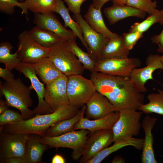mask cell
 Segmentation results:
<instances>
[{"label":"cell","mask_w":163,"mask_h":163,"mask_svg":"<svg viewBox=\"0 0 163 163\" xmlns=\"http://www.w3.org/2000/svg\"><path fill=\"white\" fill-rule=\"evenodd\" d=\"M67 81V76L63 74L46 84L44 99L51 113L69 104Z\"/></svg>","instance_id":"8fae6325"},{"label":"cell","mask_w":163,"mask_h":163,"mask_svg":"<svg viewBox=\"0 0 163 163\" xmlns=\"http://www.w3.org/2000/svg\"><path fill=\"white\" fill-rule=\"evenodd\" d=\"M73 17L80 25L84 39L89 49V53L97 62L100 60L101 50L108 38L94 30L80 14H73Z\"/></svg>","instance_id":"9a60e30c"},{"label":"cell","mask_w":163,"mask_h":163,"mask_svg":"<svg viewBox=\"0 0 163 163\" xmlns=\"http://www.w3.org/2000/svg\"><path fill=\"white\" fill-rule=\"evenodd\" d=\"M25 120L21 114L8 109L0 115L1 126L17 123Z\"/></svg>","instance_id":"d590c367"},{"label":"cell","mask_w":163,"mask_h":163,"mask_svg":"<svg viewBox=\"0 0 163 163\" xmlns=\"http://www.w3.org/2000/svg\"><path fill=\"white\" fill-rule=\"evenodd\" d=\"M15 6L20 8L22 10V14H24L27 16L28 10L24 2H19L17 0H0V11L6 14H13Z\"/></svg>","instance_id":"836d02e7"},{"label":"cell","mask_w":163,"mask_h":163,"mask_svg":"<svg viewBox=\"0 0 163 163\" xmlns=\"http://www.w3.org/2000/svg\"><path fill=\"white\" fill-rule=\"evenodd\" d=\"M9 106L6 101L0 99V114L3 113L8 109Z\"/></svg>","instance_id":"ee69618b"},{"label":"cell","mask_w":163,"mask_h":163,"mask_svg":"<svg viewBox=\"0 0 163 163\" xmlns=\"http://www.w3.org/2000/svg\"><path fill=\"white\" fill-rule=\"evenodd\" d=\"M146 66L142 68L134 69L129 78L135 91L144 93L147 91L145 87L146 82L153 79V73L156 70L163 69L161 56L157 54L149 55L146 59Z\"/></svg>","instance_id":"30bf717a"},{"label":"cell","mask_w":163,"mask_h":163,"mask_svg":"<svg viewBox=\"0 0 163 163\" xmlns=\"http://www.w3.org/2000/svg\"><path fill=\"white\" fill-rule=\"evenodd\" d=\"M86 108V105H84L74 116L61 120L53 124L47 130L45 137L58 136L74 130L75 125L84 117Z\"/></svg>","instance_id":"cb8c5ba5"},{"label":"cell","mask_w":163,"mask_h":163,"mask_svg":"<svg viewBox=\"0 0 163 163\" xmlns=\"http://www.w3.org/2000/svg\"><path fill=\"white\" fill-rule=\"evenodd\" d=\"M84 18L85 20L94 30L106 38H115L119 36L107 28L104 22L101 9L94 8L92 4L89 5Z\"/></svg>","instance_id":"7402d4cb"},{"label":"cell","mask_w":163,"mask_h":163,"mask_svg":"<svg viewBox=\"0 0 163 163\" xmlns=\"http://www.w3.org/2000/svg\"><path fill=\"white\" fill-rule=\"evenodd\" d=\"M13 47L8 42H2L0 44V62L4 64L11 71L21 62L18 55V50L14 54L11 53Z\"/></svg>","instance_id":"f546056e"},{"label":"cell","mask_w":163,"mask_h":163,"mask_svg":"<svg viewBox=\"0 0 163 163\" xmlns=\"http://www.w3.org/2000/svg\"><path fill=\"white\" fill-rule=\"evenodd\" d=\"M52 163H65L66 161L63 157L61 155L56 154L52 158Z\"/></svg>","instance_id":"7bdbcfd3"},{"label":"cell","mask_w":163,"mask_h":163,"mask_svg":"<svg viewBox=\"0 0 163 163\" xmlns=\"http://www.w3.org/2000/svg\"><path fill=\"white\" fill-rule=\"evenodd\" d=\"M126 5L141 10L149 15L153 13L157 9L156 1L152 0H127Z\"/></svg>","instance_id":"e575fe53"},{"label":"cell","mask_w":163,"mask_h":163,"mask_svg":"<svg viewBox=\"0 0 163 163\" xmlns=\"http://www.w3.org/2000/svg\"><path fill=\"white\" fill-rule=\"evenodd\" d=\"M157 23L161 25H163V9H157L144 21L140 22L135 23L131 26L129 31H138L143 33L152 25Z\"/></svg>","instance_id":"1f68e13d"},{"label":"cell","mask_w":163,"mask_h":163,"mask_svg":"<svg viewBox=\"0 0 163 163\" xmlns=\"http://www.w3.org/2000/svg\"><path fill=\"white\" fill-rule=\"evenodd\" d=\"M90 79L96 91L108 99L116 111L124 109L138 110L143 104L144 95L135 91L129 77L93 71L90 74Z\"/></svg>","instance_id":"6da1fadb"},{"label":"cell","mask_w":163,"mask_h":163,"mask_svg":"<svg viewBox=\"0 0 163 163\" xmlns=\"http://www.w3.org/2000/svg\"><path fill=\"white\" fill-rule=\"evenodd\" d=\"M6 163H26L25 160L21 158L14 157L8 158L5 161Z\"/></svg>","instance_id":"b9f144b4"},{"label":"cell","mask_w":163,"mask_h":163,"mask_svg":"<svg viewBox=\"0 0 163 163\" xmlns=\"http://www.w3.org/2000/svg\"><path fill=\"white\" fill-rule=\"evenodd\" d=\"M15 69L30 80L31 83L30 86L37 93L38 103L37 106L33 110L35 115L52 113L45 100L44 84L41 82L37 78L33 64L21 62Z\"/></svg>","instance_id":"7c38bea8"},{"label":"cell","mask_w":163,"mask_h":163,"mask_svg":"<svg viewBox=\"0 0 163 163\" xmlns=\"http://www.w3.org/2000/svg\"><path fill=\"white\" fill-rule=\"evenodd\" d=\"M151 40L153 43L158 45L157 51L163 53V29L160 34L152 36Z\"/></svg>","instance_id":"f35d334b"},{"label":"cell","mask_w":163,"mask_h":163,"mask_svg":"<svg viewBox=\"0 0 163 163\" xmlns=\"http://www.w3.org/2000/svg\"><path fill=\"white\" fill-rule=\"evenodd\" d=\"M129 51L124 44L122 36L108 38L101 50L100 60L112 58H127Z\"/></svg>","instance_id":"44dd1931"},{"label":"cell","mask_w":163,"mask_h":163,"mask_svg":"<svg viewBox=\"0 0 163 163\" xmlns=\"http://www.w3.org/2000/svg\"><path fill=\"white\" fill-rule=\"evenodd\" d=\"M48 57L56 68L67 76L82 75L85 68L70 48L69 42L62 39L50 49Z\"/></svg>","instance_id":"277c9868"},{"label":"cell","mask_w":163,"mask_h":163,"mask_svg":"<svg viewBox=\"0 0 163 163\" xmlns=\"http://www.w3.org/2000/svg\"><path fill=\"white\" fill-rule=\"evenodd\" d=\"M18 39V54L21 62L34 63L48 57L50 48L43 47L37 43L28 31L21 32Z\"/></svg>","instance_id":"9c48e42d"},{"label":"cell","mask_w":163,"mask_h":163,"mask_svg":"<svg viewBox=\"0 0 163 163\" xmlns=\"http://www.w3.org/2000/svg\"><path fill=\"white\" fill-rule=\"evenodd\" d=\"M143 34L138 31L123 33L122 37L126 47L129 50L133 49L138 40L142 37Z\"/></svg>","instance_id":"8d00e7d4"},{"label":"cell","mask_w":163,"mask_h":163,"mask_svg":"<svg viewBox=\"0 0 163 163\" xmlns=\"http://www.w3.org/2000/svg\"><path fill=\"white\" fill-rule=\"evenodd\" d=\"M28 32L37 43L46 48H50L62 39L56 34L37 25Z\"/></svg>","instance_id":"83f0119b"},{"label":"cell","mask_w":163,"mask_h":163,"mask_svg":"<svg viewBox=\"0 0 163 163\" xmlns=\"http://www.w3.org/2000/svg\"><path fill=\"white\" fill-rule=\"evenodd\" d=\"M33 22L36 25L51 31L69 42L76 41L77 37L59 20L53 13L34 14Z\"/></svg>","instance_id":"2e32d148"},{"label":"cell","mask_w":163,"mask_h":163,"mask_svg":"<svg viewBox=\"0 0 163 163\" xmlns=\"http://www.w3.org/2000/svg\"><path fill=\"white\" fill-rule=\"evenodd\" d=\"M161 60L163 66V55L161 56Z\"/></svg>","instance_id":"7dc6e473"},{"label":"cell","mask_w":163,"mask_h":163,"mask_svg":"<svg viewBox=\"0 0 163 163\" xmlns=\"http://www.w3.org/2000/svg\"><path fill=\"white\" fill-rule=\"evenodd\" d=\"M157 118L147 115L141 123L145 134L141 157L142 163H157L153 149V137L152 130L157 121Z\"/></svg>","instance_id":"ac0fdd59"},{"label":"cell","mask_w":163,"mask_h":163,"mask_svg":"<svg viewBox=\"0 0 163 163\" xmlns=\"http://www.w3.org/2000/svg\"><path fill=\"white\" fill-rule=\"evenodd\" d=\"M28 10L36 13H53L57 0H24L23 2Z\"/></svg>","instance_id":"4dcf8cb0"},{"label":"cell","mask_w":163,"mask_h":163,"mask_svg":"<svg viewBox=\"0 0 163 163\" xmlns=\"http://www.w3.org/2000/svg\"><path fill=\"white\" fill-rule=\"evenodd\" d=\"M140 65V60L136 58H112L101 59L97 62L93 71L111 75L129 77L132 70Z\"/></svg>","instance_id":"ba28073f"},{"label":"cell","mask_w":163,"mask_h":163,"mask_svg":"<svg viewBox=\"0 0 163 163\" xmlns=\"http://www.w3.org/2000/svg\"><path fill=\"white\" fill-rule=\"evenodd\" d=\"M157 91V92L147 95L149 103L141 105L138 110L146 114L154 113L163 116V90L158 89Z\"/></svg>","instance_id":"f1b7e54d"},{"label":"cell","mask_w":163,"mask_h":163,"mask_svg":"<svg viewBox=\"0 0 163 163\" xmlns=\"http://www.w3.org/2000/svg\"><path fill=\"white\" fill-rule=\"evenodd\" d=\"M87 0H63L68 6L69 11L74 14H80L81 7L83 2Z\"/></svg>","instance_id":"74e56055"},{"label":"cell","mask_w":163,"mask_h":163,"mask_svg":"<svg viewBox=\"0 0 163 163\" xmlns=\"http://www.w3.org/2000/svg\"><path fill=\"white\" fill-rule=\"evenodd\" d=\"M86 104V116L93 120L103 117L116 111L108 99L97 91Z\"/></svg>","instance_id":"e0dca14e"},{"label":"cell","mask_w":163,"mask_h":163,"mask_svg":"<svg viewBox=\"0 0 163 163\" xmlns=\"http://www.w3.org/2000/svg\"></svg>","instance_id":"681fc988"},{"label":"cell","mask_w":163,"mask_h":163,"mask_svg":"<svg viewBox=\"0 0 163 163\" xmlns=\"http://www.w3.org/2000/svg\"><path fill=\"white\" fill-rule=\"evenodd\" d=\"M79 162L87 163L97 154L113 142L112 129L90 132Z\"/></svg>","instance_id":"4fadbf2b"},{"label":"cell","mask_w":163,"mask_h":163,"mask_svg":"<svg viewBox=\"0 0 163 163\" xmlns=\"http://www.w3.org/2000/svg\"><path fill=\"white\" fill-rule=\"evenodd\" d=\"M69 42V47L85 69L93 71L96 63L91 54L83 51L77 44L76 41Z\"/></svg>","instance_id":"d6a6232c"},{"label":"cell","mask_w":163,"mask_h":163,"mask_svg":"<svg viewBox=\"0 0 163 163\" xmlns=\"http://www.w3.org/2000/svg\"><path fill=\"white\" fill-rule=\"evenodd\" d=\"M126 162L125 159L119 156H116L111 161L112 163H124Z\"/></svg>","instance_id":"f6af8a7d"},{"label":"cell","mask_w":163,"mask_h":163,"mask_svg":"<svg viewBox=\"0 0 163 163\" xmlns=\"http://www.w3.org/2000/svg\"><path fill=\"white\" fill-rule=\"evenodd\" d=\"M110 0L113 1L114 0H92V4L94 8L101 9L105 3Z\"/></svg>","instance_id":"60d3db41"},{"label":"cell","mask_w":163,"mask_h":163,"mask_svg":"<svg viewBox=\"0 0 163 163\" xmlns=\"http://www.w3.org/2000/svg\"><path fill=\"white\" fill-rule=\"evenodd\" d=\"M0 77L5 81L8 82H11L15 79L14 74L6 67L4 68L0 67Z\"/></svg>","instance_id":"ab89813d"},{"label":"cell","mask_w":163,"mask_h":163,"mask_svg":"<svg viewBox=\"0 0 163 163\" xmlns=\"http://www.w3.org/2000/svg\"><path fill=\"white\" fill-rule=\"evenodd\" d=\"M127 0H114L113 1V5H123L126 4Z\"/></svg>","instance_id":"bcb514c9"},{"label":"cell","mask_w":163,"mask_h":163,"mask_svg":"<svg viewBox=\"0 0 163 163\" xmlns=\"http://www.w3.org/2000/svg\"><path fill=\"white\" fill-rule=\"evenodd\" d=\"M120 115L119 111L114 112L103 117L90 120L82 118L75 126L74 130L85 129L92 132L97 130L112 128Z\"/></svg>","instance_id":"d6986e66"},{"label":"cell","mask_w":163,"mask_h":163,"mask_svg":"<svg viewBox=\"0 0 163 163\" xmlns=\"http://www.w3.org/2000/svg\"><path fill=\"white\" fill-rule=\"evenodd\" d=\"M40 138L30 136L29 135L26 145V163H37L41 161L43 153L49 147L40 142Z\"/></svg>","instance_id":"4316f807"},{"label":"cell","mask_w":163,"mask_h":163,"mask_svg":"<svg viewBox=\"0 0 163 163\" xmlns=\"http://www.w3.org/2000/svg\"><path fill=\"white\" fill-rule=\"evenodd\" d=\"M144 142L143 138L133 137L114 142L112 145L106 148L95 155L87 163H100L112 153L125 147L131 146L138 150H142Z\"/></svg>","instance_id":"603a6c76"},{"label":"cell","mask_w":163,"mask_h":163,"mask_svg":"<svg viewBox=\"0 0 163 163\" xmlns=\"http://www.w3.org/2000/svg\"><path fill=\"white\" fill-rule=\"evenodd\" d=\"M104 13L111 25L129 17H133L144 19L146 13L144 11L126 5H113L111 6L105 8L104 10Z\"/></svg>","instance_id":"ffe728a7"},{"label":"cell","mask_w":163,"mask_h":163,"mask_svg":"<svg viewBox=\"0 0 163 163\" xmlns=\"http://www.w3.org/2000/svg\"><path fill=\"white\" fill-rule=\"evenodd\" d=\"M69 11L62 1L57 0L54 12L58 13L61 16L64 22V26L66 28L68 27L70 28L76 37L79 39L88 53H89V49L84 39L81 27L77 22L75 21L71 18Z\"/></svg>","instance_id":"484cf974"},{"label":"cell","mask_w":163,"mask_h":163,"mask_svg":"<svg viewBox=\"0 0 163 163\" xmlns=\"http://www.w3.org/2000/svg\"><path fill=\"white\" fill-rule=\"evenodd\" d=\"M29 134L4 132L1 135V153L5 160L18 157L25 159L26 145Z\"/></svg>","instance_id":"5bb4252c"},{"label":"cell","mask_w":163,"mask_h":163,"mask_svg":"<svg viewBox=\"0 0 163 163\" xmlns=\"http://www.w3.org/2000/svg\"><path fill=\"white\" fill-rule=\"evenodd\" d=\"M19 2H23L24 1V0H17Z\"/></svg>","instance_id":"c3c4849f"},{"label":"cell","mask_w":163,"mask_h":163,"mask_svg":"<svg viewBox=\"0 0 163 163\" xmlns=\"http://www.w3.org/2000/svg\"><path fill=\"white\" fill-rule=\"evenodd\" d=\"M33 64L37 75L45 84L63 75L48 57Z\"/></svg>","instance_id":"d4e9b609"},{"label":"cell","mask_w":163,"mask_h":163,"mask_svg":"<svg viewBox=\"0 0 163 163\" xmlns=\"http://www.w3.org/2000/svg\"><path fill=\"white\" fill-rule=\"evenodd\" d=\"M119 112V117L112 128L114 143L138 136L141 127L142 112L124 109Z\"/></svg>","instance_id":"8992f818"},{"label":"cell","mask_w":163,"mask_h":163,"mask_svg":"<svg viewBox=\"0 0 163 163\" xmlns=\"http://www.w3.org/2000/svg\"><path fill=\"white\" fill-rule=\"evenodd\" d=\"M66 89L69 104L79 107L86 104L96 91L92 81L82 75L67 76Z\"/></svg>","instance_id":"52a82bcc"},{"label":"cell","mask_w":163,"mask_h":163,"mask_svg":"<svg viewBox=\"0 0 163 163\" xmlns=\"http://www.w3.org/2000/svg\"><path fill=\"white\" fill-rule=\"evenodd\" d=\"M79 108L69 104L51 113L37 114L28 119L1 126L2 130L8 133L34 134L44 137L48 128L61 120L74 116Z\"/></svg>","instance_id":"7a4b0ae2"},{"label":"cell","mask_w":163,"mask_h":163,"mask_svg":"<svg viewBox=\"0 0 163 163\" xmlns=\"http://www.w3.org/2000/svg\"><path fill=\"white\" fill-rule=\"evenodd\" d=\"M32 89L19 78L9 82L5 81L1 84L0 87V92L4 96L8 105L18 110L25 119L35 115L33 110L29 109L33 104L30 96Z\"/></svg>","instance_id":"3957f363"},{"label":"cell","mask_w":163,"mask_h":163,"mask_svg":"<svg viewBox=\"0 0 163 163\" xmlns=\"http://www.w3.org/2000/svg\"><path fill=\"white\" fill-rule=\"evenodd\" d=\"M90 132L87 129L74 130L60 135L41 137L40 142L49 148H66L72 149L71 157L75 160H79L83 152Z\"/></svg>","instance_id":"5b68a950"}]
</instances>
